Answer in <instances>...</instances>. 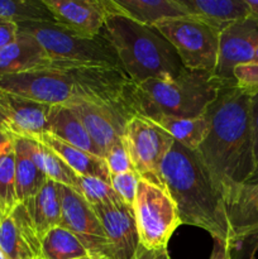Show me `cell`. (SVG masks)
Listing matches in <instances>:
<instances>
[{
    "label": "cell",
    "instance_id": "34",
    "mask_svg": "<svg viewBox=\"0 0 258 259\" xmlns=\"http://www.w3.org/2000/svg\"><path fill=\"white\" fill-rule=\"evenodd\" d=\"M258 253V228L238 238L232 245L233 259H255Z\"/></svg>",
    "mask_w": 258,
    "mask_h": 259
},
{
    "label": "cell",
    "instance_id": "22",
    "mask_svg": "<svg viewBox=\"0 0 258 259\" xmlns=\"http://www.w3.org/2000/svg\"><path fill=\"white\" fill-rule=\"evenodd\" d=\"M32 219L35 232L42 238L61 224V194L58 184L47 180L37 195L23 204Z\"/></svg>",
    "mask_w": 258,
    "mask_h": 259
},
{
    "label": "cell",
    "instance_id": "19",
    "mask_svg": "<svg viewBox=\"0 0 258 259\" xmlns=\"http://www.w3.org/2000/svg\"><path fill=\"white\" fill-rule=\"evenodd\" d=\"M187 14L204 20L220 33L233 23L249 17L247 0H179Z\"/></svg>",
    "mask_w": 258,
    "mask_h": 259
},
{
    "label": "cell",
    "instance_id": "46",
    "mask_svg": "<svg viewBox=\"0 0 258 259\" xmlns=\"http://www.w3.org/2000/svg\"><path fill=\"white\" fill-rule=\"evenodd\" d=\"M35 259H46V258H43V257H38V258H35Z\"/></svg>",
    "mask_w": 258,
    "mask_h": 259
},
{
    "label": "cell",
    "instance_id": "38",
    "mask_svg": "<svg viewBox=\"0 0 258 259\" xmlns=\"http://www.w3.org/2000/svg\"><path fill=\"white\" fill-rule=\"evenodd\" d=\"M133 259H172L167 249H146L139 245L138 252Z\"/></svg>",
    "mask_w": 258,
    "mask_h": 259
},
{
    "label": "cell",
    "instance_id": "35",
    "mask_svg": "<svg viewBox=\"0 0 258 259\" xmlns=\"http://www.w3.org/2000/svg\"><path fill=\"white\" fill-rule=\"evenodd\" d=\"M18 32L19 29L17 23L0 18V50L14 42L18 37Z\"/></svg>",
    "mask_w": 258,
    "mask_h": 259
},
{
    "label": "cell",
    "instance_id": "18",
    "mask_svg": "<svg viewBox=\"0 0 258 259\" xmlns=\"http://www.w3.org/2000/svg\"><path fill=\"white\" fill-rule=\"evenodd\" d=\"M51 62L52 58L35 38L28 33L18 32L14 42L0 50V76L39 70Z\"/></svg>",
    "mask_w": 258,
    "mask_h": 259
},
{
    "label": "cell",
    "instance_id": "36",
    "mask_svg": "<svg viewBox=\"0 0 258 259\" xmlns=\"http://www.w3.org/2000/svg\"><path fill=\"white\" fill-rule=\"evenodd\" d=\"M250 121H252L253 147H254L255 171L258 169V94L250 98Z\"/></svg>",
    "mask_w": 258,
    "mask_h": 259
},
{
    "label": "cell",
    "instance_id": "33",
    "mask_svg": "<svg viewBox=\"0 0 258 259\" xmlns=\"http://www.w3.org/2000/svg\"><path fill=\"white\" fill-rule=\"evenodd\" d=\"M104 159H105V163L108 166L110 176L134 171V167L132 164L131 157H129L128 151H126L123 138L106 152Z\"/></svg>",
    "mask_w": 258,
    "mask_h": 259
},
{
    "label": "cell",
    "instance_id": "32",
    "mask_svg": "<svg viewBox=\"0 0 258 259\" xmlns=\"http://www.w3.org/2000/svg\"><path fill=\"white\" fill-rule=\"evenodd\" d=\"M235 86L249 95L250 98L258 94V62L250 61L248 63L238 65L233 71Z\"/></svg>",
    "mask_w": 258,
    "mask_h": 259
},
{
    "label": "cell",
    "instance_id": "4",
    "mask_svg": "<svg viewBox=\"0 0 258 259\" xmlns=\"http://www.w3.org/2000/svg\"><path fill=\"white\" fill-rule=\"evenodd\" d=\"M103 33L134 83L174 78L185 71L174 46L154 27L114 13L106 17Z\"/></svg>",
    "mask_w": 258,
    "mask_h": 259
},
{
    "label": "cell",
    "instance_id": "25",
    "mask_svg": "<svg viewBox=\"0 0 258 259\" xmlns=\"http://www.w3.org/2000/svg\"><path fill=\"white\" fill-rule=\"evenodd\" d=\"M227 211L234 242L245 233L258 228V186L244 185L240 187L227 205Z\"/></svg>",
    "mask_w": 258,
    "mask_h": 259
},
{
    "label": "cell",
    "instance_id": "16",
    "mask_svg": "<svg viewBox=\"0 0 258 259\" xmlns=\"http://www.w3.org/2000/svg\"><path fill=\"white\" fill-rule=\"evenodd\" d=\"M42 240L23 204L15 207L0 225V250L7 259L42 257Z\"/></svg>",
    "mask_w": 258,
    "mask_h": 259
},
{
    "label": "cell",
    "instance_id": "23",
    "mask_svg": "<svg viewBox=\"0 0 258 259\" xmlns=\"http://www.w3.org/2000/svg\"><path fill=\"white\" fill-rule=\"evenodd\" d=\"M37 141H40L46 146L50 147L77 176L98 177V179L110 184V174H109L108 166H106L104 158L81 151V149L70 146L48 133L43 134Z\"/></svg>",
    "mask_w": 258,
    "mask_h": 259
},
{
    "label": "cell",
    "instance_id": "10",
    "mask_svg": "<svg viewBox=\"0 0 258 259\" xmlns=\"http://www.w3.org/2000/svg\"><path fill=\"white\" fill-rule=\"evenodd\" d=\"M58 189L61 194L60 227L76 235L93 258L111 259L109 240L90 205L75 190L60 184Z\"/></svg>",
    "mask_w": 258,
    "mask_h": 259
},
{
    "label": "cell",
    "instance_id": "8",
    "mask_svg": "<svg viewBox=\"0 0 258 259\" xmlns=\"http://www.w3.org/2000/svg\"><path fill=\"white\" fill-rule=\"evenodd\" d=\"M133 210L142 247L167 249L169 238L181 225L176 204L168 192L139 180Z\"/></svg>",
    "mask_w": 258,
    "mask_h": 259
},
{
    "label": "cell",
    "instance_id": "20",
    "mask_svg": "<svg viewBox=\"0 0 258 259\" xmlns=\"http://www.w3.org/2000/svg\"><path fill=\"white\" fill-rule=\"evenodd\" d=\"M48 134L55 138L104 158V153L91 139L78 116L66 105L51 106L48 113Z\"/></svg>",
    "mask_w": 258,
    "mask_h": 259
},
{
    "label": "cell",
    "instance_id": "14",
    "mask_svg": "<svg viewBox=\"0 0 258 259\" xmlns=\"http://www.w3.org/2000/svg\"><path fill=\"white\" fill-rule=\"evenodd\" d=\"M66 106L78 116L89 136L103 151L104 158L106 152L121 141L126 123L132 118L125 110L88 100H76Z\"/></svg>",
    "mask_w": 258,
    "mask_h": 259
},
{
    "label": "cell",
    "instance_id": "9",
    "mask_svg": "<svg viewBox=\"0 0 258 259\" xmlns=\"http://www.w3.org/2000/svg\"><path fill=\"white\" fill-rule=\"evenodd\" d=\"M123 142L139 179L166 190L161 168L175 139L152 121L132 116L126 123Z\"/></svg>",
    "mask_w": 258,
    "mask_h": 259
},
{
    "label": "cell",
    "instance_id": "39",
    "mask_svg": "<svg viewBox=\"0 0 258 259\" xmlns=\"http://www.w3.org/2000/svg\"><path fill=\"white\" fill-rule=\"evenodd\" d=\"M12 143L13 139L10 138L8 134H5L4 132L0 131V157H2V154L5 152V149H7Z\"/></svg>",
    "mask_w": 258,
    "mask_h": 259
},
{
    "label": "cell",
    "instance_id": "2",
    "mask_svg": "<svg viewBox=\"0 0 258 259\" xmlns=\"http://www.w3.org/2000/svg\"><path fill=\"white\" fill-rule=\"evenodd\" d=\"M131 81L120 68L52 60L39 70L2 75L0 91L50 106L88 100L121 109L131 115L125 101Z\"/></svg>",
    "mask_w": 258,
    "mask_h": 259
},
{
    "label": "cell",
    "instance_id": "27",
    "mask_svg": "<svg viewBox=\"0 0 258 259\" xmlns=\"http://www.w3.org/2000/svg\"><path fill=\"white\" fill-rule=\"evenodd\" d=\"M40 243L42 257L46 259H78L90 255L76 235L61 227L51 229Z\"/></svg>",
    "mask_w": 258,
    "mask_h": 259
},
{
    "label": "cell",
    "instance_id": "44",
    "mask_svg": "<svg viewBox=\"0 0 258 259\" xmlns=\"http://www.w3.org/2000/svg\"><path fill=\"white\" fill-rule=\"evenodd\" d=\"M78 259H96V258H93L91 255H88V257H83V258H78Z\"/></svg>",
    "mask_w": 258,
    "mask_h": 259
},
{
    "label": "cell",
    "instance_id": "17",
    "mask_svg": "<svg viewBox=\"0 0 258 259\" xmlns=\"http://www.w3.org/2000/svg\"><path fill=\"white\" fill-rule=\"evenodd\" d=\"M125 101L132 116H141L152 121L158 128L169 134L175 142H179L180 144L191 151H196L199 148L209 131V121L206 115L200 118H180V116L164 114L156 109L133 103L126 95V90Z\"/></svg>",
    "mask_w": 258,
    "mask_h": 259
},
{
    "label": "cell",
    "instance_id": "3",
    "mask_svg": "<svg viewBox=\"0 0 258 259\" xmlns=\"http://www.w3.org/2000/svg\"><path fill=\"white\" fill-rule=\"evenodd\" d=\"M161 172L181 224L201 228L210 233L212 239L233 245L234 234L225 202L197 152L175 142L163 159Z\"/></svg>",
    "mask_w": 258,
    "mask_h": 259
},
{
    "label": "cell",
    "instance_id": "41",
    "mask_svg": "<svg viewBox=\"0 0 258 259\" xmlns=\"http://www.w3.org/2000/svg\"><path fill=\"white\" fill-rule=\"evenodd\" d=\"M245 185H249V186H258V169L253 174V176L248 180V182Z\"/></svg>",
    "mask_w": 258,
    "mask_h": 259
},
{
    "label": "cell",
    "instance_id": "13",
    "mask_svg": "<svg viewBox=\"0 0 258 259\" xmlns=\"http://www.w3.org/2000/svg\"><path fill=\"white\" fill-rule=\"evenodd\" d=\"M50 105L0 91V131L10 138L39 139L48 132Z\"/></svg>",
    "mask_w": 258,
    "mask_h": 259
},
{
    "label": "cell",
    "instance_id": "7",
    "mask_svg": "<svg viewBox=\"0 0 258 259\" xmlns=\"http://www.w3.org/2000/svg\"><path fill=\"white\" fill-rule=\"evenodd\" d=\"M174 46L185 68L215 72L220 30L199 18H175L153 25Z\"/></svg>",
    "mask_w": 258,
    "mask_h": 259
},
{
    "label": "cell",
    "instance_id": "1",
    "mask_svg": "<svg viewBox=\"0 0 258 259\" xmlns=\"http://www.w3.org/2000/svg\"><path fill=\"white\" fill-rule=\"evenodd\" d=\"M205 115L209 131L196 152L227 206L255 172L250 96L227 83Z\"/></svg>",
    "mask_w": 258,
    "mask_h": 259
},
{
    "label": "cell",
    "instance_id": "29",
    "mask_svg": "<svg viewBox=\"0 0 258 259\" xmlns=\"http://www.w3.org/2000/svg\"><path fill=\"white\" fill-rule=\"evenodd\" d=\"M19 205L15 185V152L10 144L0 157V215L3 220L12 215Z\"/></svg>",
    "mask_w": 258,
    "mask_h": 259
},
{
    "label": "cell",
    "instance_id": "12",
    "mask_svg": "<svg viewBox=\"0 0 258 259\" xmlns=\"http://www.w3.org/2000/svg\"><path fill=\"white\" fill-rule=\"evenodd\" d=\"M258 46V17L233 23L220 33L219 56L215 75L224 83H235L233 71L238 65L253 61Z\"/></svg>",
    "mask_w": 258,
    "mask_h": 259
},
{
    "label": "cell",
    "instance_id": "26",
    "mask_svg": "<svg viewBox=\"0 0 258 259\" xmlns=\"http://www.w3.org/2000/svg\"><path fill=\"white\" fill-rule=\"evenodd\" d=\"M14 144L15 152V185H17V196L19 204H24L38 194L43 185L47 182V176L35 166L29 156Z\"/></svg>",
    "mask_w": 258,
    "mask_h": 259
},
{
    "label": "cell",
    "instance_id": "42",
    "mask_svg": "<svg viewBox=\"0 0 258 259\" xmlns=\"http://www.w3.org/2000/svg\"><path fill=\"white\" fill-rule=\"evenodd\" d=\"M253 61H254V62H258V46H257V48H255V52H254V57H253Z\"/></svg>",
    "mask_w": 258,
    "mask_h": 259
},
{
    "label": "cell",
    "instance_id": "15",
    "mask_svg": "<svg viewBox=\"0 0 258 259\" xmlns=\"http://www.w3.org/2000/svg\"><path fill=\"white\" fill-rule=\"evenodd\" d=\"M91 209L100 220L110 245L111 259H133L139 243L133 206L120 204L93 205Z\"/></svg>",
    "mask_w": 258,
    "mask_h": 259
},
{
    "label": "cell",
    "instance_id": "24",
    "mask_svg": "<svg viewBox=\"0 0 258 259\" xmlns=\"http://www.w3.org/2000/svg\"><path fill=\"white\" fill-rule=\"evenodd\" d=\"M124 15L153 27L159 22L189 17L179 0H114Z\"/></svg>",
    "mask_w": 258,
    "mask_h": 259
},
{
    "label": "cell",
    "instance_id": "21",
    "mask_svg": "<svg viewBox=\"0 0 258 259\" xmlns=\"http://www.w3.org/2000/svg\"><path fill=\"white\" fill-rule=\"evenodd\" d=\"M32 158L35 166L56 184L63 185L78 192V176L50 147L37 139L12 138Z\"/></svg>",
    "mask_w": 258,
    "mask_h": 259
},
{
    "label": "cell",
    "instance_id": "45",
    "mask_svg": "<svg viewBox=\"0 0 258 259\" xmlns=\"http://www.w3.org/2000/svg\"><path fill=\"white\" fill-rule=\"evenodd\" d=\"M2 223H3V218H2V215H0V225H2Z\"/></svg>",
    "mask_w": 258,
    "mask_h": 259
},
{
    "label": "cell",
    "instance_id": "40",
    "mask_svg": "<svg viewBox=\"0 0 258 259\" xmlns=\"http://www.w3.org/2000/svg\"><path fill=\"white\" fill-rule=\"evenodd\" d=\"M247 4L249 7L250 14L258 17V0H247Z\"/></svg>",
    "mask_w": 258,
    "mask_h": 259
},
{
    "label": "cell",
    "instance_id": "11",
    "mask_svg": "<svg viewBox=\"0 0 258 259\" xmlns=\"http://www.w3.org/2000/svg\"><path fill=\"white\" fill-rule=\"evenodd\" d=\"M55 23L83 38L101 34L109 14L121 13L114 0H43ZM123 14V13H121Z\"/></svg>",
    "mask_w": 258,
    "mask_h": 259
},
{
    "label": "cell",
    "instance_id": "37",
    "mask_svg": "<svg viewBox=\"0 0 258 259\" xmlns=\"http://www.w3.org/2000/svg\"><path fill=\"white\" fill-rule=\"evenodd\" d=\"M210 259H233L230 243L214 239V245H212V252L211 255H210Z\"/></svg>",
    "mask_w": 258,
    "mask_h": 259
},
{
    "label": "cell",
    "instance_id": "30",
    "mask_svg": "<svg viewBox=\"0 0 258 259\" xmlns=\"http://www.w3.org/2000/svg\"><path fill=\"white\" fill-rule=\"evenodd\" d=\"M78 194L90 206L123 202L111 185L98 177L78 176Z\"/></svg>",
    "mask_w": 258,
    "mask_h": 259
},
{
    "label": "cell",
    "instance_id": "5",
    "mask_svg": "<svg viewBox=\"0 0 258 259\" xmlns=\"http://www.w3.org/2000/svg\"><path fill=\"white\" fill-rule=\"evenodd\" d=\"M223 82L214 72L185 68L177 77L167 80L133 81L126 86V95L133 103L156 109L180 118H200L217 100Z\"/></svg>",
    "mask_w": 258,
    "mask_h": 259
},
{
    "label": "cell",
    "instance_id": "6",
    "mask_svg": "<svg viewBox=\"0 0 258 259\" xmlns=\"http://www.w3.org/2000/svg\"><path fill=\"white\" fill-rule=\"evenodd\" d=\"M19 32L37 39L52 60L82 65L108 66L121 68L119 58L108 38L101 34L83 38L68 32L56 23H20Z\"/></svg>",
    "mask_w": 258,
    "mask_h": 259
},
{
    "label": "cell",
    "instance_id": "28",
    "mask_svg": "<svg viewBox=\"0 0 258 259\" xmlns=\"http://www.w3.org/2000/svg\"><path fill=\"white\" fill-rule=\"evenodd\" d=\"M0 18L20 23H55L43 0H0Z\"/></svg>",
    "mask_w": 258,
    "mask_h": 259
},
{
    "label": "cell",
    "instance_id": "43",
    "mask_svg": "<svg viewBox=\"0 0 258 259\" xmlns=\"http://www.w3.org/2000/svg\"><path fill=\"white\" fill-rule=\"evenodd\" d=\"M0 259H7V258H5L4 253H3V252H2V250H0Z\"/></svg>",
    "mask_w": 258,
    "mask_h": 259
},
{
    "label": "cell",
    "instance_id": "31",
    "mask_svg": "<svg viewBox=\"0 0 258 259\" xmlns=\"http://www.w3.org/2000/svg\"><path fill=\"white\" fill-rule=\"evenodd\" d=\"M139 180L137 172L131 171L110 176V185L124 204L133 206Z\"/></svg>",
    "mask_w": 258,
    "mask_h": 259
}]
</instances>
